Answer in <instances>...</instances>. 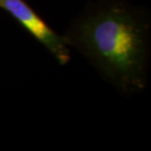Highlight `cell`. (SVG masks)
<instances>
[{
	"mask_svg": "<svg viewBox=\"0 0 151 151\" xmlns=\"http://www.w3.org/2000/svg\"><path fill=\"white\" fill-rule=\"evenodd\" d=\"M149 20L124 0H104L87 7L65 35L103 78L124 93L146 86Z\"/></svg>",
	"mask_w": 151,
	"mask_h": 151,
	"instance_id": "6da1fadb",
	"label": "cell"
},
{
	"mask_svg": "<svg viewBox=\"0 0 151 151\" xmlns=\"http://www.w3.org/2000/svg\"><path fill=\"white\" fill-rule=\"evenodd\" d=\"M0 8L46 48L60 65L69 63L71 54L66 37L57 34L29 3L25 0H0Z\"/></svg>",
	"mask_w": 151,
	"mask_h": 151,
	"instance_id": "7a4b0ae2",
	"label": "cell"
}]
</instances>
